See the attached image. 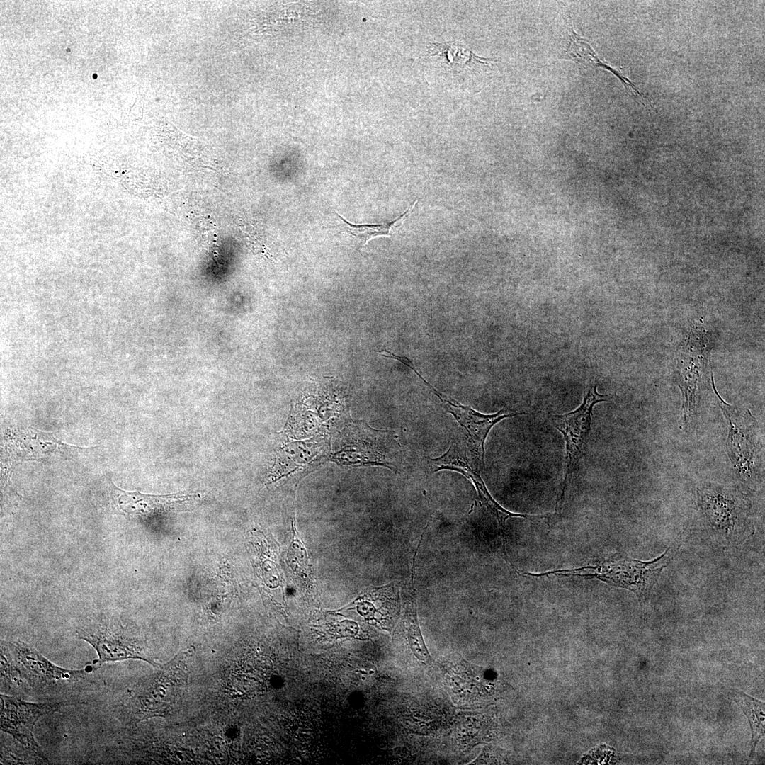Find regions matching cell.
<instances>
[{
  "mask_svg": "<svg viewBox=\"0 0 765 765\" xmlns=\"http://www.w3.org/2000/svg\"><path fill=\"white\" fill-rule=\"evenodd\" d=\"M337 630L342 636H353L358 631L357 625L351 621H344L339 625Z\"/></svg>",
  "mask_w": 765,
  "mask_h": 765,
  "instance_id": "ac0fdd59",
  "label": "cell"
},
{
  "mask_svg": "<svg viewBox=\"0 0 765 765\" xmlns=\"http://www.w3.org/2000/svg\"><path fill=\"white\" fill-rule=\"evenodd\" d=\"M672 549L669 546L657 557L647 561L615 553L597 560L592 565L573 569H561L540 573L520 572L531 577L560 576L597 579L609 585L627 589L638 598L645 615L650 594L660 574L670 563Z\"/></svg>",
  "mask_w": 765,
  "mask_h": 765,
  "instance_id": "3957f363",
  "label": "cell"
},
{
  "mask_svg": "<svg viewBox=\"0 0 765 765\" xmlns=\"http://www.w3.org/2000/svg\"><path fill=\"white\" fill-rule=\"evenodd\" d=\"M416 203L417 200L395 220L390 222L356 225L346 220L338 212L336 215L341 220L339 224L341 229L357 238L361 242V246H363L369 240L375 237L391 236L409 216Z\"/></svg>",
  "mask_w": 765,
  "mask_h": 765,
  "instance_id": "2e32d148",
  "label": "cell"
},
{
  "mask_svg": "<svg viewBox=\"0 0 765 765\" xmlns=\"http://www.w3.org/2000/svg\"><path fill=\"white\" fill-rule=\"evenodd\" d=\"M76 636L91 645L98 658L92 664L99 668L103 664L129 659H138L158 667L144 647L130 637L123 627L111 618L98 617L83 623L76 630Z\"/></svg>",
  "mask_w": 765,
  "mask_h": 765,
  "instance_id": "8992f818",
  "label": "cell"
},
{
  "mask_svg": "<svg viewBox=\"0 0 765 765\" xmlns=\"http://www.w3.org/2000/svg\"><path fill=\"white\" fill-rule=\"evenodd\" d=\"M676 368V382L681 392L683 424L688 426L696 421L701 406V395L713 379L708 351L681 353Z\"/></svg>",
  "mask_w": 765,
  "mask_h": 765,
  "instance_id": "30bf717a",
  "label": "cell"
},
{
  "mask_svg": "<svg viewBox=\"0 0 765 765\" xmlns=\"http://www.w3.org/2000/svg\"><path fill=\"white\" fill-rule=\"evenodd\" d=\"M427 51L429 55L440 57L447 69L453 73L477 64L489 65L491 62H497L495 59L480 57L457 42L429 43Z\"/></svg>",
  "mask_w": 765,
  "mask_h": 765,
  "instance_id": "5bb4252c",
  "label": "cell"
},
{
  "mask_svg": "<svg viewBox=\"0 0 765 765\" xmlns=\"http://www.w3.org/2000/svg\"><path fill=\"white\" fill-rule=\"evenodd\" d=\"M730 696L740 706L750 725L752 740L750 753L747 761V763H749L754 756L758 742L764 735L765 704L764 702L749 696L737 688L732 689Z\"/></svg>",
  "mask_w": 765,
  "mask_h": 765,
  "instance_id": "9a60e30c",
  "label": "cell"
},
{
  "mask_svg": "<svg viewBox=\"0 0 765 765\" xmlns=\"http://www.w3.org/2000/svg\"><path fill=\"white\" fill-rule=\"evenodd\" d=\"M429 459L435 466V472L442 470L455 471L471 480L475 487L480 502L487 509L494 505L496 501L487 490L478 470L470 465L468 458L461 454L456 445L453 444L442 455Z\"/></svg>",
  "mask_w": 765,
  "mask_h": 765,
  "instance_id": "4fadbf2b",
  "label": "cell"
},
{
  "mask_svg": "<svg viewBox=\"0 0 765 765\" xmlns=\"http://www.w3.org/2000/svg\"><path fill=\"white\" fill-rule=\"evenodd\" d=\"M718 404L728 423L727 455L742 484L755 489L762 479L763 443L760 426L747 408L727 403L712 382Z\"/></svg>",
  "mask_w": 765,
  "mask_h": 765,
  "instance_id": "5b68a950",
  "label": "cell"
},
{
  "mask_svg": "<svg viewBox=\"0 0 765 765\" xmlns=\"http://www.w3.org/2000/svg\"><path fill=\"white\" fill-rule=\"evenodd\" d=\"M406 366L414 372L424 383L431 390L440 400L446 412L451 414L462 427L472 451L474 463L478 470H481L484 466V442L491 429L497 423L505 418L524 414V413L507 412L505 409H501L492 414H482L470 407L461 404L443 393L440 392L421 376L413 366L412 361L407 362Z\"/></svg>",
  "mask_w": 765,
  "mask_h": 765,
  "instance_id": "9c48e42d",
  "label": "cell"
},
{
  "mask_svg": "<svg viewBox=\"0 0 765 765\" xmlns=\"http://www.w3.org/2000/svg\"><path fill=\"white\" fill-rule=\"evenodd\" d=\"M191 650L178 653L153 674L142 679L115 709L119 719L130 725L157 716L171 709L187 681V659Z\"/></svg>",
  "mask_w": 765,
  "mask_h": 765,
  "instance_id": "277c9868",
  "label": "cell"
},
{
  "mask_svg": "<svg viewBox=\"0 0 765 765\" xmlns=\"http://www.w3.org/2000/svg\"><path fill=\"white\" fill-rule=\"evenodd\" d=\"M1 653L5 654L17 671L18 692L31 693L50 702L74 706L79 693L94 685L91 667L68 669L54 664L32 645L21 640L1 641Z\"/></svg>",
  "mask_w": 765,
  "mask_h": 765,
  "instance_id": "6da1fadb",
  "label": "cell"
},
{
  "mask_svg": "<svg viewBox=\"0 0 765 765\" xmlns=\"http://www.w3.org/2000/svg\"><path fill=\"white\" fill-rule=\"evenodd\" d=\"M567 26L569 42L562 52L564 58L570 59L584 68L601 67L608 70L621 81L628 91L632 92L634 96H638L642 101L644 100V96L630 79L604 60L600 59L589 42L575 33L571 18L569 17L567 20Z\"/></svg>",
  "mask_w": 765,
  "mask_h": 765,
  "instance_id": "7c38bea8",
  "label": "cell"
},
{
  "mask_svg": "<svg viewBox=\"0 0 765 765\" xmlns=\"http://www.w3.org/2000/svg\"><path fill=\"white\" fill-rule=\"evenodd\" d=\"M118 507L125 513L143 519L178 509L189 502L196 495L178 493L167 495H152L136 492H125L114 486Z\"/></svg>",
  "mask_w": 765,
  "mask_h": 765,
  "instance_id": "8fae6325",
  "label": "cell"
},
{
  "mask_svg": "<svg viewBox=\"0 0 765 765\" xmlns=\"http://www.w3.org/2000/svg\"><path fill=\"white\" fill-rule=\"evenodd\" d=\"M609 400L608 395L598 393L597 385H594L588 389L582 404L577 409L565 414L550 416L552 424L563 434L566 441L567 463L560 504L562 503L567 485L586 453L593 408L597 403Z\"/></svg>",
  "mask_w": 765,
  "mask_h": 765,
  "instance_id": "ba28073f",
  "label": "cell"
},
{
  "mask_svg": "<svg viewBox=\"0 0 765 765\" xmlns=\"http://www.w3.org/2000/svg\"><path fill=\"white\" fill-rule=\"evenodd\" d=\"M406 628L409 642L413 652L419 659L424 662L430 661L431 657L424 645L417 620L414 597L407 604L406 613Z\"/></svg>",
  "mask_w": 765,
  "mask_h": 765,
  "instance_id": "e0dca14e",
  "label": "cell"
},
{
  "mask_svg": "<svg viewBox=\"0 0 765 765\" xmlns=\"http://www.w3.org/2000/svg\"><path fill=\"white\" fill-rule=\"evenodd\" d=\"M696 499L703 527L725 547H739L754 533L752 503L737 487L710 481L696 485Z\"/></svg>",
  "mask_w": 765,
  "mask_h": 765,
  "instance_id": "7a4b0ae2",
  "label": "cell"
},
{
  "mask_svg": "<svg viewBox=\"0 0 765 765\" xmlns=\"http://www.w3.org/2000/svg\"><path fill=\"white\" fill-rule=\"evenodd\" d=\"M0 698L1 731L10 735L35 759L47 762V758L34 738V726L41 717L71 705L62 702L32 703L2 693Z\"/></svg>",
  "mask_w": 765,
  "mask_h": 765,
  "instance_id": "52a82bcc",
  "label": "cell"
}]
</instances>
